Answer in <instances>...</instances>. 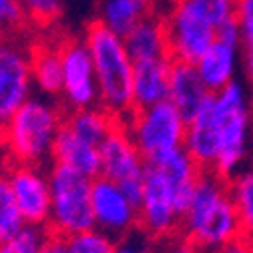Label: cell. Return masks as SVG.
I'll return each mask as SVG.
<instances>
[{
	"label": "cell",
	"mask_w": 253,
	"mask_h": 253,
	"mask_svg": "<svg viewBox=\"0 0 253 253\" xmlns=\"http://www.w3.org/2000/svg\"><path fill=\"white\" fill-rule=\"evenodd\" d=\"M181 227L187 239L205 251H217L239 239L241 225L229 179L203 169L191 201L181 215Z\"/></svg>",
	"instance_id": "obj_1"
},
{
	"label": "cell",
	"mask_w": 253,
	"mask_h": 253,
	"mask_svg": "<svg viewBox=\"0 0 253 253\" xmlns=\"http://www.w3.org/2000/svg\"><path fill=\"white\" fill-rule=\"evenodd\" d=\"M99 86V105L119 121H125L135 111L133 101V71L135 60L125 46V39L101 20H92L83 35Z\"/></svg>",
	"instance_id": "obj_2"
},
{
	"label": "cell",
	"mask_w": 253,
	"mask_h": 253,
	"mask_svg": "<svg viewBox=\"0 0 253 253\" xmlns=\"http://www.w3.org/2000/svg\"><path fill=\"white\" fill-rule=\"evenodd\" d=\"M209 113L219 141V157L213 171L231 179L245 167L253 149V109L245 83L235 79L213 92Z\"/></svg>",
	"instance_id": "obj_3"
},
{
	"label": "cell",
	"mask_w": 253,
	"mask_h": 253,
	"mask_svg": "<svg viewBox=\"0 0 253 253\" xmlns=\"http://www.w3.org/2000/svg\"><path fill=\"white\" fill-rule=\"evenodd\" d=\"M62 123L65 115L52 97H28L2 125V141L8 157L14 163L37 167L52 161V147Z\"/></svg>",
	"instance_id": "obj_4"
},
{
	"label": "cell",
	"mask_w": 253,
	"mask_h": 253,
	"mask_svg": "<svg viewBox=\"0 0 253 253\" xmlns=\"http://www.w3.org/2000/svg\"><path fill=\"white\" fill-rule=\"evenodd\" d=\"M50 183V217L48 231L58 237H71L75 233L94 227L90 187L92 179L52 163L48 171Z\"/></svg>",
	"instance_id": "obj_5"
},
{
	"label": "cell",
	"mask_w": 253,
	"mask_h": 253,
	"mask_svg": "<svg viewBox=\"0 0 253 253\" xmlns=\"http://www.w3.org/2000/svg\"><path fill=\"white\" fill-rule=\"evenodd\" d=\"M123 123L145 161L183 147L187 119L169 99L151 107L135 109Z\"/></svg>",
	"instance_id": "obj_6"
},
{
	"label": "cell",
	"mask_w": 253,
	"mask_h": 253,
	"mask_svg": "<svg viewBox=\"0 0 253 253\" xmlns=\"http://www.w3.org/2000/svg\"><path fill=\"white\" fill-rule=\"evenodd\" d=\"M169 56L175 62H195L217 39V28L185 0H169L163 12Z\"/></svg>",
	"instance_id": "obj_7"
},
{
	"label": "cell",
	"mask_w": 253,
	"mask_h": 253,
	"mask_svg": "<svg viewBox=\"0 0 253 253\" xmlns=\"http://www.w3.org/2000/svg\"><path fill=\"white\" fill-rule=\"evenodd\" d=\"M181 203L165 171L147 163L139 201V225L151 237H169L181 227Z\"/></svg>",
	"instance_id": "obj_8"
},
{
	"label": "cell",
	"mask_w": 253,
	"mask_h": 253,
	"mask_svg": "<svg viewBox=\"0 0 253 253\" xmlns=\"http://www.w3.org/2000/svg\"><path fill=\"white\" fill-rule=\"evenodd\" d=\"M101 151V175L119 183L137 205L143 193V179L147 161L131 139L123 121H117L113 131L99 145Z\"/></svg>",
	"instance_id": "obj_9"
},
{
	"label": "cell",
	"mask_w": 253,
	"mask_h": 253,
	"mask_svg": "<svg viewBox=\"0 0 253 253\" xmlns=\"http://www.w3.org/2000/svg\"><path fill=\"white\" fill-rule=\"evenodd\" d=\"M30 50L20 35L0 41V125H4L14 111L33 97V69Z\"/></svg>",
	"instance_id": "obj_10"
},
{
	"label": "cell",
	"mask_w": 253,
	"mask_h": 253,
	"mask_svg": "<svg viewBox=\"0 0 253 253\" xmlns=\"http://www.w3.org/2000/svg\"><path fill=\"white\" fill-rule=\"evenodd\" d=\"M62 90L60 99L69 111L99 105V86L94 77L92 56L84 39L73 37L60 42Z\"/></svg>",
	"instance_id": "obj_11"
},
{
	"label": "cell",
	"mask_w": 253,
	"mask_h": 253,
	"mask_svg": "<svg viewBox=\"0 0 253 253\" xmlns=\"http://www.w3.org/2000/svg\"><path fill=\"white\" fill-rule=\"evenodd\" d=\"M90 201H92L94 227L105 231L113 239L126 237L139 225L137 201L119 183L103 175L92 179Z\"/></svg>",
	"instance_id": "obj_12"
},
{
	"label": "cell",
	"mask_w": 253,
	"mask_h": 253,
	"mask_svg": "<svg viewBox=\"0 0 253 253\" xmlns=\"http://www.w3.org/2000/svg\"><path fill=\"white\" fill-rule=\"evenodd\" d=\"M239 28L235 18L217 30V39L195 62V69L211 92H217L237 79L241 67Z\"/></svg>",
	"instance_id": "obj_13"
},
{
	"label": "cell",
	"mask_w": 253,
	"mask_h": 253,
	"mask_svg": "<svg viewBox=\"0 0 253 253\" xmlns=\"http://www.w3.org/2000/svg\"><path fill=\"white\" fill-rule=\"evenodd\" d=\"M6 175L24 223L48 227V217H50L48 173H44L37 165L14 163Z\"/></svg>",
	"instance_id": "obj_14"
},
{
	"label": "cell",
	"mask_w": 253,
	"mask_h": 253,
	"mask_svg": "<svg viewBox=\"0 0 253 253\" xmlns=\"http://www.w3.org/2000/svg\"><path fill=\"white\" fill-rule=\"evenodd\" d=\"M173 60L169 56L135 62L133 71V101L135 109L151 107L169 99Z\"/></svg>",
	"instance_id": "obj_15"
},
{
	"label": "cell",
	"mask_w": 253,
	"mask_h": 253,
	"mask_svg": "<svg viewBox=\"0 0 253 253\" xmlns=\"http://www.w3.org/2000/svg\"><path fill=\"white\" fill-rule=\"evenodd\" d=\"M123 39H125L126 50H129L135 62L169 56L165 18H163V12L159 10L155 12V8L149 14H145L139 22H135V26Z\"/></svg>",
	"instance_id": "obj_16"
},
{
	"label": "cell",
	"mask_w": 253,
	"mask_h": 253,
	"mask_svg": "<svg viewBox=\"0 0 253 253\" xmlns=\"http://www.w3.org/2000/svg\"><path fill=\"white\" fill-rule=\"evenodd\" d=\"M52 163L65 165L88 179H97L101 175V151L99 145L77 137L62 125L52 147Z\"/></svg>",
	"instance_id": "obj_17"
},
{
	"label": "cell",
	"mask_w": 253,
	"mask_h": 253,
	"mask_svg": "<svg viewBox=\"0 0 253 253\" xmlns=\"http://www.w3.org/2000/svg\"><path fill=\"white\" fill-rule=\"evenodd\" d=\"M211 90L201 81L195 65L191 62H175L171 69V86L169 101L181 111V115L189 121L199 113V109L209 101Z\"/></svg>",
	"instance_id": "obj_18"
},
{
	"label": "cell",
	"mask_w": 253,
	"mask_h": 253,
	"mask_svg": "<svg viewBox=\"0 0 253 253\" xmlns=\"http://www.w3.org/2000/svg\"><path fill=\"white\" fill-rule=\"evenodd\" d=\"M33 84L41 94L60 97L62 90V60L60 44H35L30 50Z\"/></svg>",
	"instance_id": "obj_19"
},
{
	"label": "cell",
	"mask_w": 253,
	"mask_h": 253,
	"mask_svg": "<svg viewBox=\"0 0 253 253\" xmlns=\"http://www.w3.org/2000/svg\"><path fill=\"white\" fill-rule=\"evenodd\" d=\"M117 121L119 119L113 117L107 109H103L101 105H94V107H86V109L69 111L62 125H65L67 129H71L77 137H81L92 145H101L103 139L113 131Z\"/></svg>",
	"instance_id": "obj_20"
},
{
	"label": "cell",
	"mask_w": 253,
	"mask_h": 253,
	"mask_svg": "<svg viewBox=\"0 0 253 253\" xmlns=\"http://www.w3.org/2000/svg\"><path fill=\"white\" fill-rule=\"evenodd\" d=\"M155 8V2L145 0H99V18L113 33L125 37L145 14Z\"/></svg>",
	"instance_id": "obj_21"
},
{
	"label": "cell",
	"mask_w": 253,
	"mask_h": 253,
	"mask_svg": "<svg viewBox=\"0 0 253 253\" xmlns=\"http://www.w3.org/2000/svg\"><path fill=\"white\" fill-rule=\"evenodd\" d=\"M229 187L239 215L241 237L253 243V167L241 169L235 177H231Z\"/></svg>",
	"instance_id": "obj_22"
},
{
	"label": "cell",
	"mask_w": 253,
	"mask_h": 253,
	"mask_svg": "<svg viewBox=\"0 0 253 253\" xmlns=\"http://www.w3.org/2000/svg\"><path fill=\"white\" fill-rule=\"evenodd\" d=\"M235 22L241 42V67L247 81L253 83V0H237Z\"/></svg>",
	"instance_id": "obj_23"
},
{
	"label": "cell",
	"mask_w": 253,
	"mask_h": 253,
	"mask_svg": "<svg viewBox=\"0 0 253 253\" xmlns=\"http://www.w3.org/2000/svg\"><path fill=\"white\" fill-rule=\"evenodd\" d=\"M24 219L16 205L6 173H0V241L10 239L24 227Z\"/></svg>",
	"instance_id": "obj_24"
},
{
	"label": "cell",
	"mask_w": 253,
	"mask_h": 253,
	"mask_svg": "<svg viewBox=\"0 0 253 253\" xmlns=\"http://www.w3.org/2000/svg\"><path fill=\"white\" fill-rule=\"evenodd\" d=\"M52 233L44 225H24L10 239L0 241V253H41Z\"/></svg>",
	"instance_id": "obj_25"
},
{
	"label": "cell",
	"mask_w": 253,
	"mask_h": 253,
	"mask_svg": "<svg viewBox=\"0 0 253 253\" xmlns=\"http://www.w3.org/2000/svg\"><path fill=\"white\" fill-rule=\"evenodd\" d=\"M67 253H115V239L105 231L92 227L71 237H65Z\"/></svg>",
	"instance_id": "obj_26"
},
{
	"label": "cell",
	"mask_w": 253,
	"mask_h": 253,
	"mask_svg": "<svg viewBox=\"0 0 253 253\" xmlns=\"http://www.w3.org/2000/svg\"><path fill=\"white\" fill-rule=\"evenodd\" d=\"M28 22L30 20L20 0H0V41L20 35Z\"/></svg>",
	"instance_id": "obj_27"
},
{
	"label": "cell",
	"mask_w": 253,
	"mask_h": 253,
	"mask_svg": "<svg viewBox=\"0 0 253 253\" xmlns=\"http://www.w3.org/2000/svg\"><path fill=\"white\" fill-rule=\"evenodd\" d=\"M20 2L30 22L44 26L54 22L62 14V2L65 0H20Z\"/></svg>",
	"instance_id": "obj_28"
},
{
	"label": "cell",
	"mask_w": 253,
	"mask_h": 253,
	"mask_svg": "<svg viewBox=\"0 0 253 253\" xmlns=\"http://www.w3.org/2000/svg\"><path fill=\"white\" fill-rule=\"evenodd\" d=\"M115 253H155L153 247L139 237H126L121 243H117Z\"/></svg>",
	"instance_id": "obj_29"
},
{
	"label": "cell",
	"mask_w": 253,
	"mask_h": 253,
	"mask_svg": "<svg viewBox=\"0 0 253 253\" xmlns=\"http://www.w3.org/2000/svg\"><path fill=\"white\" fill-rule=\"evenodd\" d=\"M215 253H253V243H249L243 237H239L235 241H229L223 247H219Z\"/></svg>",
	"instance_id": "obj_30"
},
{
	"label": "cell",
	"mask_w": 253,
	"mask_h": 253,
	"mask_svg": "<svg viewBox=\"0 0 253 253\" xmlns=\"http://www.w3.org/2000/svg\"><path fill=\"white\" fill-rule=\"evenodd\" d=\"M201 247H197L191 239H177L171 243V247L167 249V253H199Z\"/></svg>",
	"instance_id": "obj_31"
},
{
	"label": "cell",
	"mask_w": 253,
	"mask_h": 253,
	"mask_svg": "<svg viewBox=\"0 0 253 253\" xmlns=\"http://www.w3.org/2000/svg\"><path fill=\"white\" fill-rule=\"evenodd\" d=\"M41 253H67L65 239L58 237V235H50L48 241L44 243V247L41 249Z\"/></svg>",
	"instance_id": "obj_32"
},
{
	"label": "cell",
	"mask_w": 253,
	"mask_h": 253,
	"mask_svg": "<svg viewBox=\"0 0 253 253\" xmlns=\"http://www.w3.org/2000/svg\"><path fill=\"white\" fill-rule=\"evenodd\" d=\"M4 149V141H2V125H0V151Z\"/></svg>",
	"instance_id": "obj_33"
},
{
	"label": "cell",
	"mask_w": 253,
	"mask_h": 253,
	"mask_svg": "<svg viewBox=\"0 0 253 253\" xmlns=\"http://www.w3.org/2000/svg\"><path fill=\"white\" fill-rule=\"evenodd\" d=\"M249 94H251V109H253V83H251V90H249Z\"/></svg>",
	"instance_id": "obj_34"
},
{
	"label": "cell",
	"mask_w": 253,
	"mask_h": 253,
	"mask_svg": "<svg viewBox=\"0 0 253 253\" xmlns=\"http://www.w3.org/2000/svg\"><path fill=\"white\" fill-rule=\"evenodd\" d=\"M145 2H155V0H145Z\"/></svg>",
	"instance_id": "obj_35"
}]
</instances>
